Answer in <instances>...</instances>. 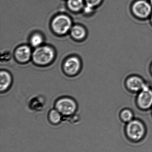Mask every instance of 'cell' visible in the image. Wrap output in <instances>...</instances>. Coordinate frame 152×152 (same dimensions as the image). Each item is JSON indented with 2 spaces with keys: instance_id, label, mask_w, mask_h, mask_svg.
Here are the masks:
<instances>
[{
  "instance_id": "cell-3",
  "label": "cell",
  "mask_w": 152,
  "mask_h": 152,
  "mask_svg": "<svg viewBox=\"0 0 152 152\" xmlns=\"http://www.w3.org/2000/svg\"><path fill=\"white\" fill-rule=\"evenodd\" d=\"M152 10L151 4L145 0H137L132 6V12L134 15L141 19L148 18L151 15Z\"/></svg>"
},
{
  "instance_id": "cell-15",
  "label": "cell",
  "mask_w": 152,
  "mask_h": 152,
  "mask_svg": "<svg viewBox=\"0 0 152 152\" xmlns=\"http://www.w3.org/2000/svg\"><path fill=\"white\" fill-rule=\"evenodd\" d=\"M68 5L72 10H79L83 7V0H68Z\"/></svg>"
},
{
  "instance_id": "cell-20",
  "label": "cell",
  "mask_w": 152,
  "mask_h": 152,
  "mask_svg": "<svg viewBox=\"0 0 152 152\" xmlns=\"http://www.w3.org/2000/svg\"><path fill=\"white\" fill-rule=\"evenodd\" d=\"M151 71H152V66H151Z\"/></svg>"
},
{
  "instance_id": "cell-13",
  "label": "cell",
  "mask_w": 152,
  "mask_h": 152,
  "mask_svg": "<svg viewBox=\"0 0 152 152\" xmlns=\"http://www.w3.org/2000/svg\"><path fill=\"white\" fill-rule=\"evenodd\" d=\"M49 118L50 121L53 124H58L61 119V113L57 110H52L49 113Z\"/></svg>"
},
{
  "instance_id": "cell-2",
  "label": "cell",
  "mask_w": 152,
  "mask_h": 152,
  "mask_svg": "<svg viewBox=\"0 0 152 152\" xmlns=\"http://www.w3.org/2000/svg\"><path fill=\"white\" fill-rule=\"evenodd\" d=\"M54 57L53 49L48 46H39L33 52V61L37 65L45 66L50 64Z\"/></svg>"
},
{
  "instance_id": "cell-18",
  "label": "cell",
  "mask_w": 152,
  "mask_h": 152,
  "mask_svg": "<svg viewBox=\"0 0 152 152\" xmlns=\"http://www.w3.org/2000/svg\"><path fill=\"white\" fill-rule=\"evenodd\" d=\"M150 2H151V4L152 5V0H150Z\"/></svg>"
},
{
  "instance_id": "cell-5",
  "label": "cell",
  "mask_w": 152,
  "mask_h": 152,
  "mask_svg": "<svg viewBox=\"0 0 152 152\" xmlns=\"http://www.w3.org/2000/svg\"><path fill=\"white\" fill-rule=\"evenodd\" d=\"M56 108L61 114L65 116H69L73 114L76 111V104L72 99L63 98L57 101Z\"/></svg>"
},
{
  "instance_id": "cell-11",
  "label": "cell",
  "mask_w": 152,
  "mask_h": 152,
  "mask_svg": "<svg viewBox=\"0 0 152 152\" xmlns=\"http://www.w3.org/2000/svg\"><path fill=\"white\" fill-rule=\"evenodd\" d=\"M71 35L76 40H82L85 37V30L80 26H75L71 28Z\"/></svg>"
},
{
  "instance_id": "cell-8",
  "label": "cell",
  "mask_w": 152,
  "mask_h": 152,
  "mask_svg": "<svg viewBox=\"0 0 152 152\" xmlns=\"http://www.w3.org/2000/svg\"><path fill=\"white\" fill-rule=\"evenodd\" d=\"M32 53L30 47L27 45H22L17 48L15 51V56L19 62L25 63L30 59Z\"/></svg>"
},
{
  "instance_id": "cell-9",
  "label": "cell",
  "mask_w": 152,
  "mask_h": 152,
  "mask_svg": "<svg viewBox=\"0 0 152 152\" xmlns=\"http://www.w3.org/2000/svg\"><path fill=\"white\" fill-rule=\"evenodd\" d=\"M145 85L143 80L137 76H132L128 79L126 81L128 88L134 92L141 91Z\"/></svg>"
},
{
  "instance_id": "cell-6",
  "label": "cell",
  "mask_w": 152,
  "mask_h": 152,
  "mask_svg": "<svg viewBox=\"0 0 152 152\" xmlns=\"http://www.w3.org/2000/svg\"><path fill=\"white\" fill-rule=\"evenodd\" d=\"M137 102L138 106L142 110H148L152 107V90L146 84L140 91Z\"/></svg>"
},
{
  "instance_id": "cell-17",
  "label": "cell",
  "mask_w": 152,
  "mask_h": 152,
  "mask_svg": "<svg viewBox=\"0 0 152 152\" xmlns=\"http://www.w3.org/2000/svg\"><path fill=\"white\" fill-rule=\"evenodd\" d=\"M93 8V7H92V6L87 4V6L85 8V11L86 12H87V13H89V12L92 11Z\"/></svg>"
},
{
  "instance_id": "cell-12",
  "label": "cell",
  "mask_w": 152,
  "mask_h": 152,
  "mask_svg": "<svg viewBox=\"0 0 152 152\" xmlns=\"http://www.w3.org/2000/svg\"><path fill=\"white\" fill-rule=\"evenodd\" d=\"M120 117L121 121L126 123H129L135 118L134 112L129 109H123L120 111Z\"/></svg>"
},
{
  "instance_id": "cell-16",
  "label": "cell",
  "mask_w": 152,
  "mask_h": 152,
  "mask_svg": "<svg viewBox=\"0 0 152 152\" xmlns=\"http://www.w3.org/2000/svg\"><path fill=\"white\" fill-rule=\"evenodd\" d=\"M87 5L93 7L100 3L101 0H86Z\"/></svg>"
},
{
  "instance_id": "cell-19",
  "label": "cell",
  "mask_w": 152,
  "mask_h": 152,
  "mask_svg": "<svg viewBox=\"0 0 152 152\" xmlns=\"http://www.w3.org/2000/svg\"><path fill=\"white\" fill-rule=\"evenodd\" d=\"M151 22L152 23V14L151 15Z\"/></svg>"
},
{
  "instance_id": "cell-14",
  "label": "cell",
  "mask_w": 152,
  "mask_h": 152,
  "mask_svg": "<svg viewBox=\"0 0 152 152\" xmlns=\"http://www.w3.org/2000/svg\"><path fill=\"white\" fill-rule=\"evenodd\" d=\"M30 43L33 47H39L43 43V37L38 34L33 35L30 38Z\"/></svg>"
},
{
  "instance_id": "cell-7",
  "label": "cell",
  "mask_w": 152,
  "mask_h": 152,
  "mask_svg": "<svg viewBox=\"0 0 152 152\" xmlns=\"http://www.w3.org/2000/svg\"><path fill=\"white\" fill-rule=\"evenodd\" d=\"M80 62L77 57L68 58L64 63L63 68L67 75L73 76L76 75L80 68Z\"/></svg>"
},
{
  "instance_id": "cell-10",
  "label": "cell",
  "mask_w": 152,
  "mask_h": 152,
  "mask_svg": "<svg viewBox=\"0 0 152 152\" xmlns=\"http://www.w3.org/2000/svg\"><path fill=\"white\" fill-rule=\"evenodd\" d=\"M0 89L1 92L5 91L11 84L12 79L10 75L8 72L1 71L0 74Z\"/></svg>"
},
{
  "instance_id": "cell-1",
  "label": "cell",
  "mask_w": 152,
  "mask_h": 152,
  "mask_svg": "<svg viewBox=\"0 0 152 152\" xmlns=\"http://www.w3.org/2000/svg\"><path fill=\"white\" fill-rule=\"evenodd\" d=\"M125 132L129 139L133 142H139L145 137L146 128L142 121L135 118L126 123Z\"/></svg>"
},
{
  "instance_id": "cell-4",
  "label": "cell",
  "mask_w": 152,
  "mask_h": 152,
  "mask_svg": "<svg viewBox=\"0 0 152 152\" xmlns=\"http://www.w3.org/2000/svg\"><path fill=\"white\" fill-rule=\"evenodd\" d=\"M71 25L70 19L64 15H60L56 17L52 23L54 31L59 35L66 34L71 27Z\"/></svg>"
}]
</instances>
